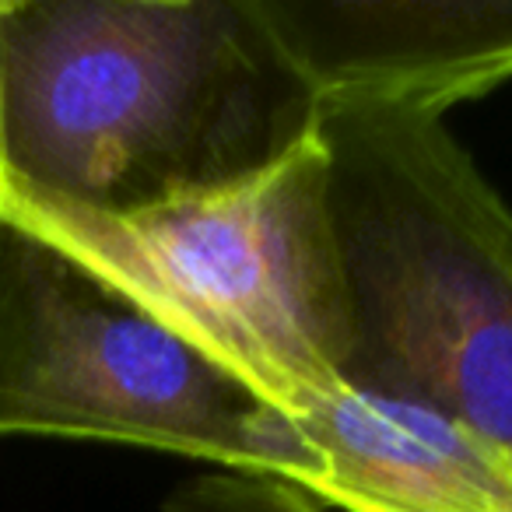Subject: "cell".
<instances>
[{
    "mask_svg": "<svg viewBox=\"0 0 512 512\" xmlns=\"http://www.w3.org/2000/svg\"><path fill=\"white\" fill-rule=\"evenodd\" d=\"M320 102L256 0H0V190L137 214L271 169Z\"/></svg>",
    "mask_w": 512,
    "mask_h": 512,
    "instance_id": "1",
    "label": "cell"
},
{
    "mask_svg": "<svg viewBox=\"0 0 512 512\" xmlns=\"http://www.w3.org/2000/svg\"><path fill=\"white\" fill-rule=\"evenodd\" d=\"M348 292L344 386L414 400L512 453V207L435 116H320Z\"/></svg>",
    "mask_w": 512,
    "mask_h": 512,
    "instance_id": "2",
    "label": "cell"
},
{
    "mask_svg": "<svg viewBox=\"0 0 512 512\" xmlns=\"http://www.w3.org/2000/svg\"><path fill=\"white\" fill-rule=\"evenodd\" d=\"M0 207L81 256L274 411L295 414L344 386L348 292L320 130L242 183L137 214L4 190Z\"/></svg>",
    "mask_w": 512,
    "mask_h": 512,
    "instance_id": "3",
    "label": "cell"
},
{
    "mask_svg": "<svg viewBox=\"0 0 512 512\" xmlns=\"http://www.w3.org/2000/svg\"><path fill=\"white\" fill-rule=\"evenodd\" d=\"M0 435L123 442L235 474H281L274 407L8 207Z\"/></svg>",
    "mask_w": 512,
    "mask_h": 512,
    "instance_id": "4",
    "label": "cell"
},
{
    "mask_svg": "<svg viewBox=\"0 0 512 512\" xmlns=\"http://www.w3.org/2000/svg\"><path fill=\"white\" fill-rule=\"evenodd\" d=\"M330 109L442 116L512 81V0H256Z\"/></svg>",
    "mask_w": 512,
    "mask_h": 512,
    "instance_id": "5",
    "label": "cell"
},
{
    "mask_svg": "<svg viewBox=\"0 0 512 512\" xmlns=\"http://www.w3.org/2000/svg\"><path fill=\"white\" fill-rule=\"evenodd\" d=\"M278 481L341 512H512V453L463 421L337 386L278 411Z\"/></svg>",
    "mask_w": 512,
    "mask_h": 512,
    "instance_id": "6",
    "label": "cell"
},
{
    "mask_svg": "<svg viewBox=\"0 0 512 512\" xmlns=\"http://www.w3.org/2000/svg\"><path fill=\"white\" fill-rule=\"evenodd\" d=\"M162 512H327L316 505L299 488L274 477L235 474V470H218V474L197 477L183 484L176 495L165 502Z\"/></svg>",
    "mask_w": 512,
    "mask_h": 512,
    "instance_id": "7",
    "label": "cell"
}]
</instances>
